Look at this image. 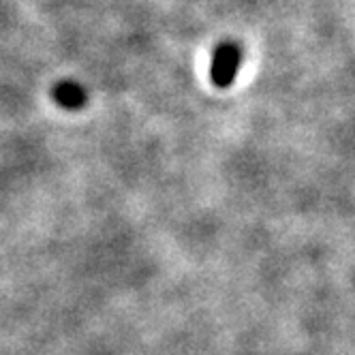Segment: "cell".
I'll return each instance as SVG.
<instances>
[{
  "mask_svg": "<svg viewBox=\"0 0 355 355\" xmlns=\"http://www.w3.org/2000/svg\"><path fill=\"white\" fill-rule=\"evenodd\" d=\"M240 62H242V47L238 43L225 41V43L216 45L214 54H212V64H210L212 84L218 88H230L236 82Z\"/></svg>",
  "mask_w": 355,
  "mask_h": 355,
  "instance_id": "obj_1",
  "label": "cell"
},
{
  "mask_svg": "<svg viewBox=\"0 0 355 355\" xmlns=\"http://www.w3.org/2000/svg\"><path fill=\"white\" fill-rule=\"evenodd\" d=\"M52 96H54L56 103L64 110H80L86 105V98H88L86 90L80 84L69 82V80L58 82L52 90Z\"/></svg>",
  "mask_w": 355,
  "mask_h": 355,
  "instance_id": "obj_2",
  "label": "cell"
}]
</instances>
